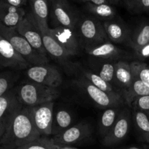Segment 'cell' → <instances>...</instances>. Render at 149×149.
<instances>
[{
	"instance_id": "cell-1",
	"label": "cell",
	"mask_w": 149,
	"mask_h": 149,
	"mask_svg": "<svg viewBox=\"0 0 149 149\" xmlns=\"http://www.w3.org/2000/svg\"><path fill=\"white\" fill-rule=\"evenodd\" d=\"M40 137L33 122L32 108L23 106L13 117L0 145L4 149H15Z\"/></svg>"
},
{
	"instance_id": "cell-2",
	"label": "cell",
	"mask_w": 149,
	"mask_h": 149,
	"mask_svg": "<svg viewBox=\"0 0 149 149\" xmlns=\"http://www.w3.org/2000/svg\"><path fill=\"white\" fill-rule=\"evenodd\" d=\"M16 95L23 106L32 107L54 101L60 95V92L58 88L29 81L19 86Z\"/></svg>"
},
{
	"instance_id": "cell-3",
	"label": "cell",
	"mask_w": 149,
	"mask_h": 149,
	"mask_svg": "<svg viewBox=\"0 0 149 149\" xmlns=\"http://www.w3.org/2000/svg\"><path fill=\"white\" fill-rule=\"evenodd\" d=\"M77 33L80 45L84 49L97 46L109 41L103 23L93 16L79 18Z\"/></svg>"
},
{
	"instance_id": "cell-4",
	"label": "cell",
	"mask_w": 149,
	"mask_h": 149,
	"mask_svg": "<svg viewBox=\"0 0 149 149\" xmlns=\"http://www.w3.org/2000/svg\"><path fill=\"white\" fill-rule=\"evenodd\" d=\"M0 35L11 44L14 49L27 61L29 65L33 66L47 63V57L43 56L33 49L15 28H9L0 23Z\"/></svg>"
},
{
	"instance_id": "cell-5",
	"label": "cell",
	"mask_w": 149,
	"mask_h": 149,
	"mask_svg": "<svg viewBox=\"0 0 149 149\" xmlns=\"http://www.w3.org/2000/svg\"><path fill=\"white\" fill-rule=\"evenodd\" d=\"M74 84L81 89L95 105L101 109L119 107L124 100L119 93H109L103 91L90 82L84 76L74 80Z\"/></svg>"
},
{
	"instance_id": "cell-6",
	"label": "cell",
	"mask_w": 149,
	"mask_h": 149,
	"mask_svg": "<svg viewBox=\"0 0 149 149\" xmlns=\"http://www.w3.org/2000/svg\"><path fill=\"white\" fill-rule=\"evenodd\" d=\"M51 17L57 26L77 30L79 17L67 0H48Z\"/></svg>"
},
{
	"instance_id": "cell-7",
	"label": "cell",
	"mask_w": 149,
	"mask_h": 149,
	"mask_svg": "<svg viewBox=\"0 0 149 149\" xmlns=\"http://www.w3.org/2000/svg\"><path fill=\"white\" fill-rule=\"evenodd\" d=\"M16 29L29 42L33 49L42 55L47 57V52L44 46L42 32L31 12L26 13Z\"/></svg>"
},
{
	"instance_id": "cell-8",
	"label": "cell",
	"mask_w": 149,
	"mask_h": 149,
	"mask_svg": "<svg viewBox=\"0 0 149 149\" xmlns=\"http://www.w3.org/2000/svg\"><path fill=\"white\" fill-rule=\"evenodd\" d=\"M26 76L30 81L53 88H58L63 82L60 71L55 66L47 63L29 67Z\"/></svg>"
},
{
	"instance_id": "cell-9",
	"label": "cell",
	"mask_w": 149,
	"mask_h": 149,
	"mask_svg": "<svg viewBox=\"0 0 149 149\" xmlns=\"http://www.w3.org/2000/svg\"><path fill=\"white\" fill-rule=\"evenodd\" d=\"M23 106L13 92L9 91L0 97V142L15 113Z\"/></svg>"
},
{
	"instance_id": "cell-10",
	"label": "cell",
	"mask_w": 149,
	"mask_h": 149,
	"mask_svg": "<svg viewBox=\"0 0 149 149\" xmlns=\"http://www.w3.org/2000/svg\"><path fill=\"white\" fill-rule=\"evenodd\" d=\"M32 114L36 130L41 136L52 135L54 118V102L32 106Z\"/></svg>"
},
{
	"instance_id": "cell-11",
	"label": "cell",
	"mask_w": 149,
	"mask_h": 149,
	"mask_svg": "<svg viewBox=\"0 0 149 149\" xmlns=\"http://www.w3.org/2000/svg\"><path fill=\"white\" fill-rule=\"evenodd\" d=\"M131 113L127 109H122L116 122L109 133L103 138L105 146H112L123 141L130 128Z\"/></svg>"
},
{
	"instance_id": "cell-12",
	"label": "cell",
	"mask_w": 149,
	"mask_h": 149,
	"mask_svg": "<svg viewBox=\"0 0 149 149\" xmlns=\"http://www.w3.org/2000/svg\"><path fill=\"white\" fill-rule=\"evenodd\" d=\"M27 61L14 49L11 44L0 35V67L15 70L27 69Z\"/></svg>"
},
{
	"instance_id": "cell-13",
	"label": "cell",
	"mask_w": 149,
	"mask_h": 149,
	"mask_svg": "<svg viewBox=\"0 0 149 149\" xmlns=\"http://www.w3.org/2000/svg\"><path fill=\"white\" fill-rule=\"evenodd\" d=\"M91 133L92 130L90 125L86 122H80L71 126L58 135H54L52 139L56 145L61 147L63 146L73 145L81 142L88 138Z\"/></svg>"
},
{
	"instance_id": "cell-14",
	"label": "cell",
	"mask_w": 149,
	"mask_h": 149,
	"mask_svg": "<svg viewBox=\"0 0 149 149\" xmlns=\"http://www.w3.org/2000/svg\"><path fill=\"white\" fill-rule=\"evenodd\" d=\"M49 32L54 39L66 49L70 55H75L78 53L80 44L77 30L63 26H57L49 29Z\"/></svg>"
},
{
	"instance_id": "cell-15",
	"label": "cell",
	"mask_w": 149,
	"mask_h": 149,
	"mask_svg": "<svg viewBox=\"0 0 149 149\" xmlns=\"http://www.w3.org/2000/svg\"><path fill=\"white\" fill-rule=\"evenodd\" d=\"M85 52L90 57L102 61H115L124 58L127 55L125 51L116 47L110 41L97 46L84 49Z\"/></svg>"
},
{
	"instance_id": "cell-16",
	"label": "cell",
	"mask_w": 149,
	"mask_h": 149,
	"mask_svg": "<svg viewBox=\"0 0 149 149\" xmlns=\"http://www.w3.org/2000/svg\"><path fill=\"white\" fill-rule=\"evenodd\" d=\"M108 39L112 43L124 44L129 42L131 31L122 20H113L103 22Z\"/></svg>"
},
{
	"instance_id": "cell-17",
	"label": "cell",
	"mask_w": 149,
	"mask_h": 149,
	"mask_svg": "<svg viewBox=\"0 0 149 149\" xmlns=\"http://www.w3.org/2000/svg\"><path fill=\"white\" fill-rule=\"evenodd\" d=\"M23 7L10 5L0 1V23L9 28H17L26 15Z\"/></svg>"
},
{
	"instance_id": "cell-18",
	"label": "cell",
	"mask_w": 149,
	"mask_h": 149,
	"mask_svg": "<svg viewBox=\"0 0 149 149\" xmlns=\"http://www.w3.org/2000/svg\"><path fill=\"white\" fill-rule=\"evenodd\" d=\"M129 45L137 55L149 45V23L143 22L131 31Z\"/></svg>"
},
{
	"instance_id": "cell-19",
	"label": "cell",
	"mask_w": 149,
	"mask_h": 149,
	"mask_svg": "<svg viewBox=\"0 0 149 149\" xmlns=\"http://www.w3.org/2000/svg\"><path fill=\"white\" fill-rule=\"evenodd\" d=\"M49 29L44 31H41L44 46L46 49V52L54 58L58 60V61H61L62 63L68 61L69 57L71 55L66 49L61 46L60 44L54 39L49 32Z\"/></svg>"
},
{
	"instance_id": "cell-20",
	"label": "cell",
	"mask_w": 149,
	"mask_h": 149,
	"mask_svg": "<svg viewBox=\"0 0 149 149\" xmlns=\"http://www.w3.org/2000/svg\"><path fill=\"white\" fill-rule=\"evenodd\" d=\"M33 14L41 31L49 29L48 26L49 2L48 0H29Z\"/></svg>"
},
{
	"instance_id": "cell-21",
	"label": "cell",
	"mask_w": 149,
	"mask_h": 149,
	"mask_svg": "<svg viewBox=\"0 0 149 149\" xmlns=\"http://www.w3.org/2000/svg\"><path fill=\"white\" fill-rule=\"evenodd\" d=\"M132 79L133 77L130 63L125 61H117L115 71L114 84L123 90V94L130 88Z\"/></svg>"
},
{
	"instance_id": "cell-22",
	"label": "cell",
	"mask_w": 149,
	"mask_h": 149,
	"mask_svg": "<svg viewBox=\"0 0 149 149\" xmlns=\"http://www.w3.org/2000/svg\"><path fill=\"white\" fill-rule=\"evenodd\" d=\"M121 111V106L109 108L103 111L98 124V131L102 138H104L112 129L115 122L117 120Z\"/></svg>"
},
{
	"instance_id": "cell-23",
	"label": "cell",
	"mask_w": 149,
	"mask_h": 149,
	"mask_svg": "<svg viewBox=\"0 0 149 149\" xmlns=\"http://www.w3.org/2000/svg\"><path fill=\"white\" fill-rule=\"evenodd\" d=\"M86 9L93 17L103 22L113 20L116 15V10L110 4H96L91 2L86 3Z\"/></svg>"
},
{
	"instance_id": "cell-24",
	"label": "cell",
	"mask_w": 149,
	"mask_h": 149,
	"mask_svg": "<svg viewBox=\"0 0 149 149\" xmlns=\"http://www.w3.org/2000/svg\"><path fill=\"white\" fill-rule=\"evenodd\" d=\"M123 95L125 101L129 106H131L138 97L149 95V87L133 77L130 87Z\"/></svg>"
},
{
	"instance_id": "cell-25",
	"label": "cell",
	"mask_w": 149,
	"mask_h": 149,
	"mask_svg": "<svg viewBox=\"0 0 149 149\" xmlns=\"http://www.w3.org/2000/svg\"><path fill=\"white\" fill-rule=\"evenodd\" d=\"M73 117L69 111L61 109L54 114L52 126V135H56L71 127Z\"/></svg>"
},
{
	"instance_id": "cell-26",
	"label": "cell",
	"mask_w": 149,
	"mask_h": 149,
	"mask_svg": "<svg viewBox=\"0 0 149 149\" xmlns=\"http://www.w3.org/2000/svg\"><path fill=\"white\" fill-rule=\"evenodd\" d=\"M132 119L135 130L143 141L149 144V116L147 113L133 110Z\"/></svg>"
},
{
	"instance_id": "cell-27",
	"label": "cell",
	"mask_w": 149,
	"mask_h": 149,
	"mask_svg": "<svg viewBox=\"0 0 149 149\" xmlns=\"http://www.w3.org/2000/svg\"><path fill=\"white\" fill-rule=\"evenodd\" d=\"M117 61H103L101 63L95 68L96 74L100 76L103 80L110 83L113 86L114 84L115 71H116Z\"/></svg>"
},
{
	"instance_id": "cell-28",
	"label": "cell",
	"mask_w": 149,
	"mask_h": 149,
	"mask_svg": "<svg viewBox=\"0 0 149 149\" xmlns=\"http://www.w3.org/2000/svg\"><path fill=\"white\" fill-rule=\"evenodd\" d=\"M91 84L95 86L96 87L99 88L103 91L109 93H119L114 90L113 86L110 83L107 82L103 80L100 76L96 74L93 71H87V70H83V75Z\"/></svg>"
},
{
	"instance_id": "cell-29",
	"label": "cell",
	"mask_w": 149,
	"mask_h": 149,
	"mask_svg": "<svg viewBox=\"0 0 149 149\" xmlns=\"http://www.w3.org/2000/svg\"><path fill=\"white\" fill-rule=\"evenodd\" d=\"M130 63L132 76L149 87V65L140 61H133Z\"/></svg>"
},
{
	"instance_id": "cell-30",
	"label": "cell",
	"mask_w": 149,
	"mask_h": 149,
	"mask_svg": "<svg viewBox=\"0 0 149 149\" xmlns=\"http://www.w3.org/2000/svg\"><path fill=\"white\" fill-rule=\"evenodd\" d=\"M61 147L56 145L52 138L40 137L38 139L29 143L26 145L15 149H61Z\"/></svg>"
},
{
	"instance_id": "cell-31",
	"label": "cell",
	"mask_w": 149,
	"mask_h": 149,
	"mask_svg": "<svg viewBox=\"0 0 149 149\" xmlns=\"http://www.w3.org/2000/svg\"><path fill=\"white\" fill-rule=\"evenodd\" d=\"M131 106H132L133 110L141 111L149 115V95L138 97Z\"/></svg>"
},
{
	"instance_id": "cell-32",
	"label": "cell",
	"mask_w": 149,
	"mask_h": 149,
	"mask_svg": "<svg viewBox=\"0 0 149 149\" xmlns=\"http://www.w3.org/2000/svg\"><path fill=\"white\" fill-rule=\"evenodd\" d=\"M12 80L11 77L10 75L4 74L0 76V97L9 92V89L11 87Z\"/></svg>"
},
{
	"instance_id": "cell-33",
	"label": "cell",
	"mask_w": 149,
	"mask_h": 149,
	"mask_svg": "<svg viewBox=\"0 0 149 149\" xmlns=\"http://www.w3.org/2000/svg\"><path fill=\"white\" fill-rule=\"evenodd\" d=\"M122 1L128 10L135 12L142 0H122Z\"/></svg>"
},
{
	"instance_id": "cell-34",
	"label": "cell",
	"mask_w": 149,
	"mask_h": 149,
	"mask_svg": "<svg viewBox=\"0 0 149 149\" xmlns=\"http://www.w3.org/2000/svg\"><path fill=\"white\" fill-rule=\"evenodd\" d=\"M142 12H149V0H142L135 10V13H142Z\"/></svg>"
},
{
	"instance_id": "cell-35",
	"label": "cell",
	"mask_w": 149,
	"mask_h": 149,
	"mask_svg": "<svg viewBox=\"0 0 149 149\" xmlns=\"http://www.w3.org/2000/svg\"><path fill=\"white\" fill-rule=\"evenodd\" d=\"M0 1L10 4V5L15 6V7H22L27 4L28 0H0Z\"/></svg>"
},
{
	"instance_id": "cell-36",
	"label": "cell",
	"mask_w": 149,
	"mask_h": 149,
	"mask_svg": "<svg viewBox=\"0 0 149 149\" xmlns=\"http://www.w3.org/2000/svg\"><path fill=\"white\" fill-rule=\"evenodd\" d=\"M79 1H81V2H91L93 4H109L107 0H77Z\"/></svg>"
},
{
	"instance_id": "cell-37",
	"label": "cell",
	"mask_w": 149,
	"mask_h": 149,
	"mask_svg": "<svg viewBox=\"0 0 149 149\" xmlns=\"http://www.w3.org/2000/svg\"><path fill=\"white\" fill-rule=\"evenodd\" d=\"M107 1L110 4H119V2L120 1V0H107Z\"/></svg>"
},
{
	"instance_id": "cell-38",
	"label": "cell",
	"mask_w": 149,
	"mask_h": 149,
	"mask_svg": "<svg viewBox=\"0 0 149 149\" xmlns=\"http://www.w3.org/2000/svg\"><path fill=\"white\" fill-rule=\"evenodd\" d=\"M125 149H144V148H138V147H135V146H131V147H128V148H126Z\"/></svg>"
},
{
	"instance_id": "cell-39",
	"label": "cell",
	"mask_w": 149,
	"mask_h": 149,
	"mask_svg": "<svg viewBox=\"0 0 149 149\" xmlns=\"http://www.w3.org/2000/svg\"><path fill=\"white\" fill-rule=\"evenodd\" d=\"M144 149H149V144L148 145H146V146H144V148H143Z\"/></svg>"
},
{
	"instance_id": "cell-40",
	"label": "cell",
	"mask_w": 149,
	"mask_h": 149,
	"mask_svg": "<svg viewBox=\"0 0 149 149\" xmlns=\"http://www.w3.org/2000/svg\"><path fill=\"white\" fill-rule=\"evenodd\" d=\"M61 149H62V148H61ZM63 149H71V148H63Z\"/></svg>"
},
{
	"instance_id": "cell-41",
	"label": "cell",
	"mask_w": 149,
	"mask_h": 149,
	"mask_svg": "<svg viewBox=\"0 0 149 149\" xmlns=\"http://www.w3.org/2000/svg\"><path fill=\"white\" fill-rule=\"evenodd\" d=\"M148 116H149V115H148Z\"/></svg>"
}]
</instances>
